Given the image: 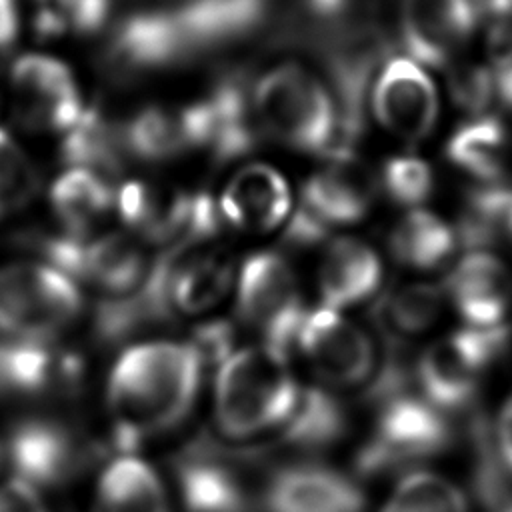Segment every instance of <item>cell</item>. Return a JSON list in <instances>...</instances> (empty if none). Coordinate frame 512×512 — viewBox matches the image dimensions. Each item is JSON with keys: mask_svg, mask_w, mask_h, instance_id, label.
<instances>
[{"mask_svg": "<svg viewBox=\"0 0 512 512\" xmlns=\"http://www.w3.org/2000/svg\"><path fill=\"white\" fill-rule=\"evenodd\" d=\"M202 356L196 344L174 340L134 344L118 356L106 382V406L122 452L170 430L190 412Z\"/></svg>", "mask_w": 512, "mask_h": 512, "instance_id": "obj_1", "label": "cell"}, {"mask_svg": "<svg viewBox=\"0 0 512 512\" xmlns=\"http://www.w3.org/2000/svg\"><path fill=\"white\" fill-rule=\"evenodd\" d=\"M298 394L288 356L260 342L230 348L216 372L214 418L234 440L274 434L292 414Z\"/></svg>", "mask_w": 512, "mask_h": 512, "instance_id": "obj_2", "label": "cell"}, {"mask_svg": "<svg viewBox=\"0 0 512 512\" xmlns=\"http://www.w3.org/2000/svg\"><path fill=\"white\" fill-rule=\"evenodd\" d=\"M372 428L354 456L358 476L380 478L410 468L446 452L456 430L446 412L426 402L410 388L372 404Z\"/></svg>", "mask_w": 512, "mask_h": 512, "instance_id": "obj_3", "label": "cell"}, {"mask_svg": "<svg viewBox=\"0 0 512 512\" xmlns=\"http://www.w3.org/2000/svg\"><path fill=\"white\" fill-rule=\"evenodd\" d=\"M252 104L262 132L304 152H334L338 114L328 90L304 68L282 64L252 88Z\"/></svg>", "mask_w": 512, "mask_h": 512, "instance_id": "obj_4", "label": "cell"}, {"mask_svg": "<svg viewBox=\"0 0 512 512\" xmlns=\"http://www.w3.org/2000/svg\"><path fill=\"white\" fill-rule=\"evenodd\" d=\"M510 328H470L430 344L414 362L420 396L446 414L474 406L484 376L506 352Z\"/></svg>", "mask_w": 512, "mask_h": 512, "instance_id": "obj_5", "label": "cell"}, {"mask_svg": "<svg viewBox=\"0 0 512 512\" xmlns=\"http://www.w3.org/2000/svg\"><path fill=\"white\" fill-rule=\"evenodd\" d=\"M78 284L50 264L0 268V332L8 338L50 342L80 312Z\"/></svg>", "mask_w": 512, "mask_h": 512, "instance_id": "obj_6", "label": "cell"}, {"mask_svg": "<svg viewBox=\"0 0 512 512\" xmlns=\"http://www.w3.org/2000/svg\"><path fill=\"white\" fill-rule=\"evenodd\" d=\"M236 310L260 344L288 356L306 314L290 264L274 252L248 256L236 280Z\"/></svg>", "mask_w": 512, "mask_h": 512, "instance_id": "obj_7", "label": "cell"}, {"mask_svg": "<svg viewBox=\"0 0 512 512\" xmlns=\"http://www.w3.org/2000/svg\"><path fill=\"white\" fill-rule=\"evenodd\" d=\"M294 348L300 350L312 372L334 388H366L378 368L368 334L340 310L324 304L306 310Z\"/></svg>", "mask_w": 512, "mask_h": 512, "instance_id": "obj_8", "label": "cell"}, {"mask_svg": "<svg viewBox=\"0 0 512 512\" xmlns=\"http://www.w3.org/2000/svg\"><path fill=\"white\" fill-rule=\"evenodd\" d=\"M46 264L74 282H86L110 298L130 294L146 276L148 264L136 242L118 236H52L40 242Z\"/></svg>", "mask_w": 512, "mask_h": 512, "instance_id": "obj_9", "label": "cell"}, {"mask_svg": "<svg viewBox=\"0 0 512 512\" xmlns=\"http://www.w3.org/2000/svg\"><path fill=\"white\" fill-rule=\"evenodd\" d=\"M4 452L12 478L32 488L66 484L84 468L88 448L80 434L54 418H26L14 424L0 448Z\"/></svg>", "mask_w": 512, "mask_h": 512, "instance_id": "obj_10", "label": "cell"}, {"mask_svg": "<svg viewBox=\"0 0 512 512\" xmlns=\"http://www.w3.org/2000/svg\"><path fill=\"white\" fill-rule=\"evenodd\" d=\"M256 500L260 512H364L366 508L358 482L310 460L272 470Z\"/></svg>", "mask_w": 512, "mask_h": 512, "instance_id": "obj_11", "label": "cell"}, {"mask_svg": "<svg viewBox=\"0 0 512 512\" xmlns=\"http://www.w3.org/2000/svg\"><path fill=\"white\" fill-rule=\"evenodd\" d=\"M372 112L396 138L420 142L436 124L438 94L416 62L396 56L386 62L374 82Z\"/></svg>", "mask_w": 512, "mask_h": 512, "instance_id": "obj_12", "label": "cell"}, {"mask_svg": "<svg viewBox=\"0 0 512 512\" xmlns=\"http://www.w3.org/2000/svg\"><path fill=\"white\" fill-rule=\"evenodd\" d=\"M12 88L18 114L32 128L70 130L82 116V100L74 76L56 58L28 54L12 66Z\"/></svg>", "mask_w": 512, "mask_h": 512, "instance_id": "obj_13", "label": "cell"}, {"mask_svg": "<svg viewBox=\"0 0 512 512\" xmlns=\"http://www.w3.org/2000/svg\"><path fill=\"white\" fill-rule=\"evenodd\" d=\"M442 290L466 326L496 328L508 324L506 318L512 310V274L492 252H468L452 268Z\"/></svg>", "mask_w": 512, "mask_h": 512, "instance_id": "obj_14", "label": "cell"}, {"mask_svg": "<svg viewBox=\"0 0 512 512\" xmlns=\"http://www.w3.org/2000/svg\"><path fill=\"white\" fill-rule=\"evenodd\" d=\"M474 26V0H402L400 44L422 64L452 62Z\"/></svg>", "mask_w": 512, "mask_h": 512, "instance_id": "obj_15", "label": "cell"}, {"mask_svg": "<svg viewBox=\"0 0 512 512\" xmlns=\"http://www.w3.org/2000/svg\"><path fill=\"white\" fill-rule=\"evenodd\" d=\"M270 10V0H186L170 8L188 58L248 38Z\"/></svg>", "mask_w": 512, "mask_h": 512, "instance_id": "obj_16", "label": "cell"}, {"mask_svg": "<svg viewBox=\"0 0 512 512\" xmlns=\"http://www.w3.org/2000/svg\"><path fill=\"white\" fill-rule=\"evenodd\" d=\"M78 376V360L50 342L8 336L0 340V404L70 388Z\"/></svg>", "mask_w": 512, "mask_h": 512, "instance_id": "obj_17", "label": "cell"}, {"mask_svg": "<svg viewBox=\"0 0 512 512\" xmlns=\"http://www.w3.org/2000/svg\"><path fill=\"white\" fill-rule=\"evenodd\" d=\"M108 64L118 72H142L188 60L170 8L138 12L122 20L106 46Z\"/></svg>", "mask_w": 512, "mask_h": 512, "instance_id": "obj_18", "label": "cell"}, {"mask_svg": "<svg viewBox=\"0 0 512 512\" xmlns=\"http://www.w3.org/2000/svg\"><path fill=\"white\" fill-rule=\"evenodd\" d=\"M374 196V178L352 156H336L306 180L300 206L330 228L362 220Z\"/></svg>", "mask_w": 512, "mask_h": 512, "instance_id": "obj_19", "label": "cell"}, {"mask_svg": "<svg viewBox=\"0 0 512 512\" xmlns=\"http://www.w3.org/2000/svg\"><path fill=\"white\" fill-rule=\"evenodd\" d=\"M290 202L282 174L264 164H250L230 180L218 202V212L240 230L264 232L284 222Z\"/></svg>", "mask_w": 512, "mask_h": 512, "instance_id": "obj_20", "label": "cell"}, {"mask_svg": "<svg viewBox=\"0 0 512 512\" xmlns=\"http://www.w3.org/2000/svg\"><path fill=\"white\" fill-rule=\"evenodd\" d=\"M204 102L210 122L206 150L214 160L228 162L258 144L262 128L254 112L252 90L242 76L230 74L218 80Z\"/></svg>", "mask_w": 512, "mask_h": 512, "instance_id": "obj_21", "label": "cell"}, {"mask_svg": "<svg viewBox=\"0 0 512 512\" xmlns=\"http://www.w3.org/2000/svg\"><path fill=\"white\" fill-rule=\"evenodd\" d=\"M382 282L378 254L356 238L332 240L322 256L318 288L322 304L334 310L360 304L376 294Z\"/></svg>", "mask_w": 512, "mask_h": 512, "instance_id": "obj_22", "label": "cell"}, {"mask_svg": "<svg viewBox=\"0 0 512 512\" xmlns=\"http://www.w3.org/2000/svg\"><path fill=\"white\" fill-rule=\"evenodd\" d=\"M90 512H170V502L156 470L124 452L102 470Z\"/></svg>", "mask_w": 512, "mask_h": 512, "instance_id": "obj_23", "label": "cell"}, {"mask_svg": "<svg viewBox=\"0 0 512 512\" xmlns=\"http://www.w3.org/2000/svg\"><path fill=\"white\" fill-rule=\"evenodd\" d=\"M348 432V410L328 390L300 388L298 402L288 420L274 432V444L300 454L322 452Z\"/></svg>", "mask_w": 512, "mask_h": 512, "instance_id": "obj_24", "label": "cell"}, {"mask_svg": "<svg viewBox=\"0 0 512 512\" xmlns=\"http://www.w3.org/2000/svg\"><path fill=\"white\" fill-rule=\"evenodd\" d=\"M444 290L436 284L412 282L386 290L372 308V322L380 330L386 346L400 348L428 328L440 316Z\"/></svg>", "mask_w": 512, "mask_h": 512, "instance_id": "obj_25", "label": "cell"}, {"mask_svg": "<svg viewBox=\"0 0 512 512\" xmlns=\"http://www.w3.org/2000/svg\"><path fill=\"white\" fill-rule=\"evenodd\" d=\"M508 132L496 116H474L460 124L446 142V158L484 182H496L504 176L508 164Z\"/></svg>", "mask_w": 512, "mask_h": 512, "instance_id": "obj_26", "label": "cell"}, {"mask_svg": "<svg viewBox=\"0 0 512 512\" xmlns=\"http://www.w3.org/2000/svg\"><path fill=\"white\" fill-rule=\"evenodd\" d=\"M458 244L456 230L440 216L426 210H410L392 228L388 248L392 258L414 270L442 266Z\"/></svg>", "mask_w": 512, "mask_h": 512, "instance_id": "obj_27", "label": "cell"}, {"mask_svg": "<svg viewBox=\"0 0 512 512\" xmlns=\"http://www.w3.org/2000/svg\"><path fill=\"white\" fill-rule=\"evenodd\" d=\"M120 140L124 152L146 162L192 150L184 108H144L120 128Z\"/></svg>", "mask_w": 512, "mask_h": 512, "instance_id": "obj_28", "label": "cell"}, {"mask_svg": "<svg viewBox=\"0 0 512 512\" xmlns=\"http://www.w3.org/2000/svg\"><path fill=\"white\" fill-rule=\"evenodd\" d=\"M50 202L68 234L84 236L114 206V192L100 174L70 168L52 184Z\"/></svg>", "mask_w": 512, "mask_h": 512, "instance_id": "obj_29", "label": "cell"}, {"mask_svg": "<svg viewBox=\"0 0 512 512\" xmlns=\"http://www.w3.org/2000/svg\"><path fill=\"white\" fill-rule=\"evenodd\" d=\"M122 152L120 128L112 126L104 114L90 108L82 112L70 130H66L60 154L72 168H84L98 174L118 168Z\"/></svg>", "mask_w": 512, "mask_h": 512, "instance_id": "obj_30", "label": "cell"}, {"mask_svg": "<svg viewBox=\"0 0 512 512\" xmlns=\"http://www.w3.org/2000/svg\"><path fill=\"white\" fill-rule=\"evenodd\" d=\"M382 512H468V502L440 474L410 470L400 478Z\"/></svg>", "mask_w": 512, "mask_h": 512, "instance_id": "obj_31", "label": "cell"}, {"mask_svg": "<svg viewBox=\"0 0 512 512\" xmlns=\"http://www.w3.org/2000/svg\"><path fill=\"white\" fill-rule=\"evenodd\" d=\"M112 0H36L34 28L40 36L92 34L110 14Z\"/></svg>", "mask_w": 512, "mask_h": 512, "instance_id": "obj_32", "label": "cell"}, {"mask_svg": "<svg viewBox=\"0 0 512 512\" xmlns=\"http://www.w3.org/2000/svg\"><path fill=\"white\" fill-rule=\"evenodd\" d=\"M430 166L414 156H394L386 160L380 174V188L386 196L404 206H414L426 200L432 192Z\"/></svg>", "mask_w": 512, "mask_h": 512, "instance_id": "obj_33", "label": "cell"}, {"mask_svg": "<svg viewBox=\"0 0 512 512\" xmlns=\"http://www.w3.org/2000/svg\"><path fill=\"white\" fill-rule=\"evenodd\" d=\"M452 100L474 116L490 104L496 90V74L482 62H456L448 78Z\"/></svg>", "mask_w": 512, "mask_h": 512, "instance_id": "obj_34", "label": "cell"}, {"mask_svg": "<svg viewBox=\"0 0 512 512\" xmlns=\"http://www.w3.org/2000/svg\"><path fill=\"white\" fill-rule=\"evenodd\" d=\"M34 190V174L18 144L0 128V204H22Z\"/></svg>", "mask_w": 512, "mask_h": 512, "instance_id": "obj_35", "label": "cell"}, {"mask_svg": "<svg viewBox=\"0 0 512 512\" xmlns=\"http://www.w3.org/2000/svg\"><path fill=\"white\" fill-rule=\"evenodd\" d=\"M0 512H48L38 490L30 484L10 478L0 484Z\"/></svg>", "mask_w": 512, "mask_h": 512, "instance_id": "obj_36", "label": "cell"}, {"mask_svg": "<svg viewBox=\"0 0 512 512\" xmlns=\"http://www.w3.org/2000/svg\"><path fill=\"white\" fill-rule=\"evenodd\" d=\"M492 438L504 468L512 476V396L504 402V406L498 412V418L492 426Z\"/></svg>", "mask_w": 512, "mask_h": 512, "instance_id": "obj_37", "label": "cell"}, {"mask_svg": "<svg viewBox=\"0 0 512 512\" xmlns=\"http://www.w3.org/2000/svg\"><path fill=\"white\" fill-rule=\"evenodd\" d=\"M16 36H18L16 0H0V50L10 48Z\"/></svg>", "mask_w": 512, "mask_h": 512, "instance_id": "obj_38", "label": "cell"}, {"mask_svg": "<svg viewBox=\"0 0 512 512\" xmlns=\"http://www.w3.org/2000/svg\"><path fill=\"white\" fill-rule=\"evenodd\" d=\"M496 90H498L502 102L512 110V66L506 68V70L498 76V80H496Z\"/></svg>", "mask_w": 512, "mask_h": 512, "instance_id": "obj_39", "label": "cell"}, {"mask_svg": "<svg viewBox=\"0 0 512 512\" xmlns=\"http://www.w3.org/2000/svg\"><path fill=\"white\" fill-rule=\"evenodd\" d=\"M494 16L512 18V0H480Z\"/></svg>", "mask_w": 512, "mask_h": 512, "instance_id": "obj_40", "label": "cell"}, {"mask_svg": "<svg viewBox=\"0 0 512 512\" xmlns=\"http://www.w3.org/2000/svg\"><path fill=\"white\" fill-rule=\"evenodd\" d=\"M502 242L510 244L512 246V206L508 210V216H506V222H504V234H502Z\"/></svg>", "mask_w": 512, "mask_h": 512, "instance_id": "obj_41", "label": "cell"}, {"mask_svg": "<svg viewBox=\"0 0 512 512\" xmlns=\"http://www.w3.org/2000/svg\"><path fill=\"white\" fill-rule=\"evenodd\" d=\"M490 512H512V496L508 500H504L500 506H496L494 510H490Z\"/></svg>", "mask_w": 512, "mask_h": 512, "instance_id": "obj_42", "label": "cell"}, {"mask_svg": "<svg viewBox=\"0 0 512 512\" xmlns=\"http://www.w3.org/2000/svg\"><path fill=\"white\" fill-rule=\"evenodd\" d=\"M4 212H6V210H4V206H2V204H0V216H2V214H4Z\"/></svg>", "mask_w": 512, "mask_h": 512, "instance_id": "obj_43", "label": "cell"}, {"mask_svg": "<svg viewBox=\"0 0 512 512\" xmlns=\"http://www.w3.org/2000/svg\"><path fill=\"white\" fill-rule=\"evenodd\" d=\"M0 454H2V452H0Z\"/></svg>", "mask_w": 512, "mask_h": 512, "instance_id": "obj_44", "label": "cell"}]
</instances>
